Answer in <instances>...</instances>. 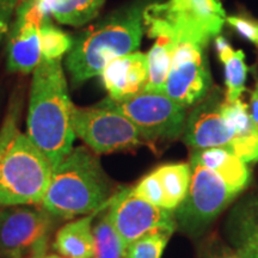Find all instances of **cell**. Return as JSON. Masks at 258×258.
I'll return each instance as SVG.
<instances>
[{
    "instance_id": "cell-1",
    "label": "cell",
    "mask_w": 258,
    "mask_h": 258,
    "mask_svg": "<svg viewBox=\"0 0 258 258\" xmlns=\"http://www.w3.org/2000/svg\"><path fill=\"white\" fill-rule=\"evenodd\" d=\"M73 105L61 59L41 57L32 76L27 135L49 159L53 169L73 148Z\"/></svg>"
},
{
    "instance_id": "cell-2",
    "label": "cell",
    "mask_w": 258,
    "mask_h": 258,
    "mask_svg": "<svg viewBox=\"0 0 258 258\" xmlns=\"http://www.w3.org/2000/svg\"><path fill=\"white\" fill-rule=\"evenodd\" d=\"M147 0H138L112 12L73 38L66 67L74 85L99 76L109 61L133 53L145 32L144 10Z\"/></svg>"
},
{
    "instance_id": "cell-3",
    "label": "cell",
    "mask_w": 258,
    "mask_h": 258,
    "mask_svg": "<svg viewBox=\"0 0 258 258\" xmlns=\"http://www.w3.org/2000/svg\"><path fill=\"white\" fill-rule=\"evenodd\" d=\"M114 185L89 147H73L53 169L42 208L57 219H74L108 207Z\"/></svg>"
},
{
    "instance_id": "cell-4",
    "label": "cell",
    "mask_w": 258,
    "mask_h": 258,
    "mask_svg": "<svg viewBox=\"0 0 258 258\" xmlns=\"http://www.w3.org/2000/svg\"><path fill=\"white\" fill-rule=\"evenodd\" d=\"M21 104L14 103L0 129V206L42 205L53 165L18 128Z\"/></svg>"
},
{
    "instance_id": "cell-5",
    "label": "cell",
    "mask_w": 258,
    "mask_h": 258,
    "mask_svg": "<svg viewBox=\"0 0 258 258\" xmlns=\"http://www.w3.org/2000/svg\"><path fill=\"white\" fill-rule=\"evenodd\" d=\"M220 0H167L150 3L144 10L148 37L169 34L177 41L208 46L220 34L226 22Z\"/></svg>"
},
{
    "instance_id": "cell-6",
    "label": "cell",
    "mask_w": 258,
    "mask_h": 258,
    "mask_svg": "<svg viewBox=\"0 0 258 258\" xmlns=\"http://www.w3.org/2000/svg\"><path fill=\"white\" fill-rule=\"evenodd\" d=\"M99 104L124 115L138 128L145 143H169L183 135L186 109L177 104L165 93L141 92L124 101L105 98Z\"/></svg>"
},
{
    "instance_id": "cell-7",
    "label": "cell",
    "mask_w": 258,
    "mask_h": 258,
    "mask_svg": "<svg viewBox=\"0 0 258 258\" xmlns=\"http://www.w3.org/2000/svg\"><path fill=\"white\" fill-rule=\"evenodd\" d=\"M189 165L191 178L188 194L173 214L177 227L196 234L215 220L240 192L199 161L190 159Z\"/></svg>"
},
{
    "instance_id": "cell-8",
    "label": "cell",
    "mask_w": 258,
    "mask_h": 258,
    "mask_svg": "<svg viewBox=\"0 0 258 258\" xmlns=\"http://www.w3.org/2000/svg\"><path fill=\"white\" fill-rule=\"evenodd\" d=\"M56 217L46 209L11 206L0 212V258H42Z\"/></svg>"
},
{
    "instance_id": "cell-9",
    "label": "cell",
    "mask_w": 258,
    "mask_h": 258,
    "mask_svg": "<svg viewBox=\"0 0 258 258\" xmlns=\"http://www.w3.org/2000/svg\"><path fill=\"white\" fill-rule=\"evenodd\" d=\"M72 127L76 138L96 154L132 150L145 144L138 128L124 115L99 103L89 108L73 105Z\"/></svg>"
},
{
    "instance_id": "cell-10",
    "label": "cell",
    "mask_w": 258,
    "mask_h": 258,
    "mask_svg": "<svg viewBox=\"0 0 258 258\" xmlns=\"http://www.w3.org/2000/svg\"><path fill=\"white\" fill-rule=\"evenodd\" d=\"M206 47L191 41L176 42L163 93L185 109L195 106L212 90Z\"/></svg>"
},
{
    "instance_id": "cell-11",
    "label": "cell",
    "mask_w": 258,
    "mask_h": 258,
    "mask_svg": "<svg viewBox=\"0 0 258 258\" xmlns=\"http://www.w3.org/2000/svg\"><path fill=\"white\" fill-rule=\"evenodd\" d=\"M106 211L125 247L152 232L164 231L173 234L177 230L173 212L156 207L138 198L132 191V188H124L116 192Z\"/></svg>"
},
{
    "instance_id": "cell-12",
    "label": "cell",
    "mask_w": 258,
    "mask_h": 258,
    "mask_svg": "<svg viewBox=\"0 0 258 258\" xmlns=\"http://www.w3.org/2000/svg\"><path fill=\"white\" fill-rule=\"evenodd\" d=\"M224 101L225 92L213 88L186 117L183 141L192 151L221 147L233 153L238 137L222 112Z\"/></svg>"
},
{
    "instance_id": "cell-13",
    "label": "cell",
    "mask_w": 258,
    "mask_h": 258,
    "mask_svg": "<svg viewBox=\"0 0 258 258\" xmlns=\"http://www.w3.org/2000/svg\"><path fill=\"white\" fill-rule=\"evenodd\" d=\"M47 17L37 0H21L8 36V70L14 73L34 72L41 61L40 28Z\"/></svg>"
},
{
    "instance_id": "cell-14",
    "label": "cell",
    "mask_w": 258,
    "mask_h": 258,
    "mask_svg": "<svg viewBox=\"0 0 258 258\" xmlns=\"http://www.w3.org/2000/svg\"><path fill=\"white\" fill-rule=\"evenodd\" d=\"M190 178L189 164H164L144 176L132 191L156 207L175 212L188 194Z\"/></svg>"
},
{
    "instance_id": "cell-15",
    "label": "cell",
    "mask_w": 258,
    "mask_h": 258,
    "mask_svg": "<svg viewBox=\"0 0 258 258\" xmlns=\"http://www.w3.org/2000/svg\"><path fill=\"white\" fill-rule=\"evenodd\" d=\"M99 76L112 101L132 98L144 92L147 84V54L137 50L115 57L105 64Z\"/></svg>"
},
{
    "instance_id": "cell-16",
    "label": "cell",
    "mask_w": 258,
    "mask_h": 258,
    "mask_svg": "<svg viewBox=\"0 0 258 258\" xmlns=\"http://www.w3.org/2000/svg\"><path fill=\"white\" fill-rule=\"evenodd\" d=\"M228 230L241 258H258V190L237 206Z\"/></svg>"
},
{
    "instance_id": "cell-17",
    "label": "cell",
    "mask_w": 258,
    "mask_h": 258,
    "mask_svg": "<svg viewBox=\"0 0 258 258\" xmlns=\"http://www.w3.org/2000/svg\"><path fill=\"white\" fill-rule=\"evenodd\" d=\"M190 159L199 161L208 169L214 171L226 184L241 192L250 183V170L247 163L231 151L221 147L205 148L192 151Z\"/></svg>"
},
{
    "instance_id": "cell-18",
    "label": "cell",
    "mask_w": 258,
    "mask_h": 258,
    "mask_svg": "<svg viewBox=\"0 0 258 258\" xmlns=\"http://www.w3.org/2000/svg\"><path fill=\"white\" fill-rule=\"evenodd\" d=\"M97 213L64 224L56 232L53 249L64 258H93V219Z\"/></svg>"
},
{
    "instance_id": "cell-19",
    "label": "cell",
    "mask_w": 258,
    "mask_h": 258,
    "mask_svg": "<svg viewBox=\"0 0 258 258\" xmlns=\"http://www.w3.org/2000/svg\"><path fill=\"white\" fill-rule=\"evenodd\" d=\"M215 48L219 59L224 63L226 101H238L246 90L245 84L249 72V67L245 62L244 51L233 49L227 40L220 35L215 37Z\"/></svg>"
},
{
    "instance_id": "cell-20",
    "label": "cell",
    "mask_w": 258,
    "mask_h": 258,
    "mask_svg": "<svg viewBox=\"0 0 258 258\" xmlns=\"http://www.w3.org/2000/svg\"><path fill=\"white\" fill-rule=\"evenodd\" d=\"M44 15L61 24L82 27L98 16L105 0H37Z\"/></svg>"
},
{
    "instance_id": "cell-21",
    "label": "cell",
    "mask_w": 258,
    "mask_h": 258,
    "mask_svg": "<svg viewBox=\"0 0 258 258\" xmlns=\"http://www.w3.org/2000/svg\"><path fill=\"white\" fill-rule=\"evenodd\" d=\"M147 53L148 80L145 92L163 93L176 48V40L169 34H160Z\"/></svg>"
},
{
    "instance_id": "cell-22",
    "label": "cell",
    "mask_w": 258,
    "mask_h": 258,
    "mask_svg": "<svg viewBox=\"0 0 258 258\" xmlns=\"http://www.w3.org/2000/svg\"><path fill=\"white\" fill-rule=\"evenodd\" d=\"M95 256L93 258H125V250L120 234L115 230L108 214L93 226Z\"/></svg>"
},
{
    "instance_id": "cell-23",
    "label": "cell",
    "mask_w": 258,
    "mask_h": 258,
    "mask_svg": "<svg viewBox=\"0 0 258 258\" xmlns=\"http://www.w3.org/2000/svg\"><path fill=\"white\" fill-rule=\"evenodd\" d=\"M41 57L44 59H61L73 46V38L69 34L56 28L50 22L49 16L42 22L40 28Z\"/></svg>"
},
{
    "instance_id": "cell-24",
    "label": "cell",
    "mask_w": 258,
    "mask_h": 258,
    "mask_svg": "<svg viewBox=\"0 0 258 258\" xmlns=\"http://www.w3.org/2000/svg\"><path fill=\"white\" fill-rule=\"evenodd\" d=\"M172 233L158 231L148 233L132 243L125 250V258H161Z\"/></svg>"
},
{
    "instance_id": "cell-25",
    "label": "cell",
    "mask_w": 258,
    "mask_h": 258,
    "mask_svg": "<svg viewBox=\"0 0 258 258\" xmlns=\"http://www.w3.org/2000/svg\"><path fill=\"white\" fill-rule=\"evenodd\" d=\"M228 23L241 37L250 41L258 47V21L257 19L244 17V16H228L226 17Z\"/></svg>"
},
{
    "instance_id": "cell-26",
    "label": "cell",
    "mask_w": 258,
    "mask_h": 258,
    "mask_svg": "<svg viewBox=\"0 0 258 258\" xmlns=\"http://www.w3.org/2000/svg\"><path fill=\"white\" fill-rule=\"evenodd\" d=\"M18 2L19 0H0V41L9 30L10 22Z\"/></svg>"
},
{
    "instance_id": "cell-27",
    "label": "cell",
    "mask_w": 258,
    "mask_h": 258,
    "mask_svg": "<svg viewBox=\"0 0 258 258\" xmlns=\"http://www.w3.org/2000/svg\"><path fill=\"white\" fill-rule=\"evenodd\" d=\"M249 108V114L251 120H252L254 127L258 129V73L254 71V89L251 92L250 104L247 105Z\"/></svg>"
},
{
    "instance_id": "cell-28",
    "label": "cell",
    "mask_w": 258,
    "mask_h": 258,
    "mask_svg": "<svg viewBox=\"0 0 258 258\" xmlns=\"http://www.w3.org/2000/svg\"><path fill=\"white\" fill-rule=\"evenodd\" d=\"M219 258H241L239 254H238L237 252H227L225 254H222V256H220Z\"/></svg>"
},
{
    "instance_id": "cell-29",
    "label": "cell",
    "mask_w": 258,
    "mask_h": 258,
    "mask_svg": "<svg viewBox=\"0 0 258 258\" xmlns=\"http://www.w3.org/2000/svg\"><path fill=\"white\" fill-rule=\"evenodd\" d=\"M42 258H64V257L61 256L59 253H49V254L46 253Z\"/></svg>"
}]
</instances>
